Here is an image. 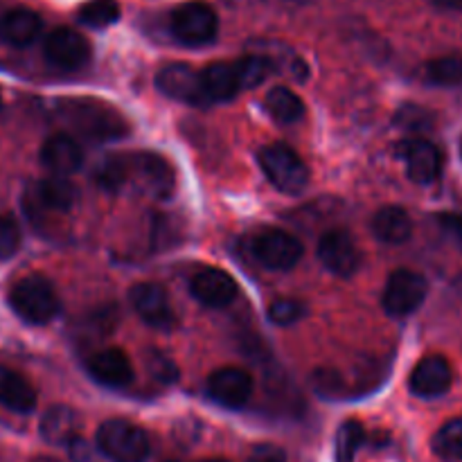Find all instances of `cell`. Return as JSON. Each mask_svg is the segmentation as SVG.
<instances>
[{
	"label": "cell",
	"instance_id": "6da1fadb",
	"mask_svg": "<svg viewBox=\"0 0 462 462\" xmlns=\"http://www.w3.org/2000/svg\"><path fill=\"white\" fill-rule=\"evenodd\" d=\"M9 305L14 314L30 325H45L59 314L61 302L52 282L43 275H25L9 291Z\"/></svg>",
	"mask_w": 462,
	"mask_h": 462
},
{
	"label": "cell",
	"instance_id": "7a4b0ae2",
	"mask_svg": "<svg viewBox=\"0 0 462 462\" xmlns=\"http://www.w3.org/2000/svg\"><path fill=\"white\" fill-rule=\"evenodd\" d=\"M262 171L269 183L282 194H302L310 185V167L284 143H273L257 153Z\"/></svg>",
	"mask_w": 462,
	"mask_h": 462
},
{
	"label": "cell",
	"instance_id": "3957f363",
	"mask_svg": "<svg viewBox=\"0 0 462 462\" xmlns=\"http://www.w3.org/2000/svg\"><path fill=\"white\" fill-rule=\"evenodd\" d=\"M97 449L111 462H144L149 456V438L126 420H108L97 429Z\"/></svg>",
	"mask_w": 462,
	"mask_h": 462
},
{
	"label": "cell",
	"instance_id": "277c9868",
	"mask_svg": "<svg viewBox=\"0 0 462 462\" xmlns=\"http://www.w3.org/2000/svg\"><path fill=\"white\" fill-rule=\"evenodd\" d=\"M66 116L72 122V126L90 140H116L129 131L125 117L108 104L70 102V106L66 108Z\"/></svg>",
	"mask_w": 462,
	"mask_h": 462
},
{
	"label": "cell",
	"instance_id": "5b68a950",
	"mask_svg": "<svg viewBox=\"0 0 462 462\" xmlns=\"http://www.w3.org/2000/svg\"><path fill=\"white\" fill-rule=\"evenodd\" d=\"M171 34L185 45H206L215 41L219 32V18L208 3L194 0L185 3L171 12L170 18Z\"/></svg>",
	"mask_w": 462,
	"mask_h": 462
},
{
	"label": "cell",
	"instance_id": "8992f818",
	"mask_svg": "<svg viewBox=\"0 0 462 462\" xmlns=\"http://www.w3.org/2000/svg\"><path fill=\"white\" fill-rule=\"evenodd\" d=\"M429 293V284L424 275L411 269H400L388 278L383 289L382 305L391 316H409L422 307Z\"/></svg>",
	"mask_w": 462,
	"mask_h": 462
},
{
	"label": "cell",
	"instance_id": "52a82bcc",
	"mask_svg": "<svg viewBox=\"0 0 462 462\" xmlns=\"http://www.w3.org/2000/svg\"><path fill=\"white\" fill-rule=\"evenodd\" d=\"M251 253L271 271H289L300 262L302 244L282 230H264L251 239Z\"/></svg>",
	"mask_w": 462,
	"mask_h": 462
},
{
	"label": "cell",
	"instance_id": "ba28073f",
	"mask_svg": "<svg viewBox=\"0 0 462 462\" xmlns=\"http://www.w3.org/2000/svg\"><path fill=\"white\" fill-rule=\"evenodd\" d=\"M129 183L149 197L167 199L174 189V171L165 158L153 153H135L129 156Z\"/></svg>",
	"mask_w": 462,
	"mask_h": 462
},
{
	"label": "cell",
	"instance_id": "9c48e42d",
	"mask_svg": "<svg viewBox=\"0 0 462 462\" xmlns=\"http://www.w3.org/2000/svg\"><path fill=\"white\" fill-rule=\"evenodd\" d=\"M397 156L404 162L406 176L413 183L429 185L440 176L442 170V156L438 147L429 140L411 138L397 144Z\"/></svg>",
	"mask_w": 462,
	"mask_h": 462
},
{
	"label": "cell",
	"instance_id": "30bf717a",
	"mask_svg": "<svg viewBox=\"0 0 462 462\" xmlns=\"http://www.w3.org/2000/svg\"><path fill=\"white\" fill-rule=\"evenodd\" d=\"M43 52L52 66L63 68V70H77L88 63L90 43L70 27H57L45 39Z\"/></svg>",
	"mask_w": 462,
	"mask_h": 462
},
{
	"label": "cell",
	"instance_id": "8fae6325",
	"mask_svg": "<svg viewBox=\"0 0 462 462\" xmlns=\"http://www.w3.org/2000/svg\"><path fill=\"white\" fill-rule=\"evenodd\" d=\"M208 395L226 409H242L253 395V377L242 368H219L208 377Z\"/></svg>",
	"mask_w": 462,
	"mask_h": 462
},
{
	"label": "cell",
	"instance_id": "7c38bea8",
	"mask_svg": "<svg viewBox=\"0 0 462 462\" xmlns=\"http://www.w3.org/2000/svg\"><path fill=\"white\" fill-rule=\"evenodd\" d=\"M156 88L167 97L192 104V106L210 104L203 95L201 75L185 63H171V66L162 68L156 77Z\"/></svg>",
	"mask_w": 462,
	"mask_h": 462
},
{
	"label": "cell",
	"instance_id": "4fadbf2b",
	"mask_svg": "<svg viewBox=\"0 0 462 462\" xmlns=\"http://www.w3.org/2000/svg\"><path fill=\"white\" fill-rule=\"evenodd\" d=\"M131 305L135 314L147 325L156 329H171L174 325V311H171L170 296L165 289L156 282H140L129 293Z\"/></svg>",
	"mask_w": 462,
	"mask_h": 462
},
{
	"label": "cell",
	"instance_id": "5bb4252c",
	"mask_svg": "<svg viewBox=\"0 0 462 462\" xmlns=\"http://www.w3.org/2000/svg\"><path fill=\"white\" fill-rule=\"evenodd\" d=\"M319 260L329 273L347 278L359 266V248L346 230H329L319 242Z\"/></svg>",
	"mask_w": 462,
	"mask_h": 462
},
{
	"label": "cell",
	"instance_id": "9a60e30c",
	"mask_svg": "<svg viewBox=\"0 0 462 462\" xmlns=\"http://www.w3.org/2000/svg\"><path fill=\"white\" fill-rule=\"evenodd\" d=\"M454 382V370L445 356H424L413 368L409 379V388L415 397L433 400L445 395Z\"/></svg>",
	"mask_w": 462,
	"mask_h": 462
},
{
	"label": "cell",
	"instance_id": "2e32d148",
	"mask_svg": "<svg viewBox=\"0 0 462 462\" xmlns=\"http://www.w3.org/2000/svg\"><path fill=\"white\" fill-rule=\"evenodd\" d=\"M189 291H192V296L201 305L219 310V307L230 305L235 300V296H237V284H235V280L226 271L203 269L192 278Z\"/></svg>",
	"mask_w": 462,
	"mask_h": 462
},
{
	"label": "cell",
	"instance_id": "e0dca14e",
	"mask_svg": "<svg viewBox=\"0 0 462 462\" xmlns=\"http://www.w3.org/2000/svg\"><path fill=\"white\" fill-rule=\"evenodd\" d=\"M88 373L95 382L108 388H125L134 382V365L117 347H108L90 356Z\"/></svg>",
	"mask_w": 462,
	"mask_h": 462
},
{
	"label": "cell",
	"instance_id": "ac0fdd59",
	"mask_svg": "<svg viewBox=\"0 0 462 462\" xmlns=\"http://www.w3.org/2000/svg\"><path fill=\"white\" fill-rule=\"evenodd\" d=\"M41 165L52 176H70L81 167V149L70 135L57 134L41 147Z\"/></svg>",
	"mask_w": 462,
	"mask_h": 462
},
{
	"label": "cell",
	"instance_id": "d6986e66",
	"mask_svg": "<svg viewBox=\"0 0 462 462\" xmlns=\"http://www.w3.org/2000/svg\"><path fill=\"white\" fill-rule=\"evenodd\" d=\"M41 27H43V23H41L39 14L32 12V9H9L0 16V41L12 45V48H27L39 39Z\"/></svg>",
	"mask_w": 462,
	"mask_h": 462
},
{
	"label": "cell",
	"instance_id": "ffe728a7",
	"mask_svg": "<svg viewBox=\"0 0 462 462\" xmlns=\"http://www.w3.org/2000/svg\"><path fill=\"white\" fill-rule=\"evenodd\" d=\"M0 404L18 415H27L36 409V393L23 374L0 365Z\"/></svg>",
	"mask_w": 462,
	"mask_h": 462
},
{
	"label": "cell",
	"instance_id": "44dd1931",
	"mask_svg": "<svg viewBox=\"0 0 462 462\" xmlns=\"http://www.w3.org/2000/svg\"><path fill=\"white\" fill-rule=\"evenodd\" d=\"M34 199L45 210L68 212L79 201V189L66 176H48L34 185Z\"/></svg>",
	"mask_w": 462,
	"mask_h": 462
},
{
	"label": "cell",
	"instance_id": "7402d4cb",
	"mask_svg": "<svg viewBox=\"0 0 462 462\" xmlns=\"http://www.w3.org/2000/svg\"><path fill=\"white\" fill-rule=\"evenodd\" d=\"M373 233L383 244H404L413 235V221L404 208L386 206L374 212Z\"/></svg>",
	"mask_w": 462,
	"mask_h": 462
},
{
	"label": "cell",
	"instance_id": "603a6c76",
	"mask_svg": "<svg viewBox=\"0 0 462 462\" xmlns=\"http://www.w3.org/2000/svg\"><path fill=\"white\" fill-rule=\"evenodd\" d=\"M199 75H201V88L208 102H228L242 90L233 63H212Z\"/></svg>",
	"mask_w": 462,
	"mask_h": 462
},
{
	"label": "cell",
	"instance_id": "cb8c5ba5",
	"mask_svg": "<svg viewBox=\"0 0 462 462\" xmlns=\"http://www.w3.org/2000/svg\"><path fill=\"white\" fill-rule=\"evenodd\" d=\"M77 429H79V420L75 411L68 406H52L45 411L41 420V436L50 445L68 447L77 438Z\"/></svg>",
	"mask_w": 462,
	"mask_h": 462
},
{
	"label": "cell",
	"instance_id": "d4e9b609",
	"mask_svg": "<svg viewBox=\"0 0 462 462\" xmlns=\"http://www.w3.org/2000/svg\"><path fill=\"white\" fill-rule=\"evenodd\" d=\"M266 111L271 113L275 122L280 125H291V122L300 120L302 113H305V104L302 99L293 93L291 88H284V86H275L266 95Z\"/></svg>",
	"mask_w": 462,
	"mask_h": 462
},
{
	"label": "cell",
	"instance_id": "484cf974",
	"mask_svg": "<svg viewBox=\"0 0 462 462\" xmlns=\"http://www.w3.org/2000/svg\"><path fill=\"white\" fill-rule=\"evenodd\" d=\"M95 180L99 188L117 192L122 185L129 183V156H106L97 165Z\"/></svg>",
	"mask_w": 462,
	"mask_h": 462
},
{
	"label": "cell",
	"instance_id": "4316f807",
	"mask_svg": "<svg viewBox=\"0 0 462 462\" xmlns=\"http://www.w3.org/2000/svg\"><path fill=\"white\" fill-rule=\"evenodd\" d=\"M77 18L93 30H104V27L117 23L120 5H117V0H90L79 9Z\"/></svg>",
	"mask_w": 462,
	"mask_h": 462
},
{
	"label": "cell",
	"instance_id": "83f0119b",
	"mask_svg": "<svg viewBox=\"0 0 462 462\" xmlns=\"http://www.w3.org/2000/svg\"><path fill=\"white\" fill-rule=\"evenodd\" d=\"M433 451L442 460H462V418L451 420L433 436Z\"/></svg>",
	"mask_w": 462,
	"mask_h": 462
},
{
	"label": "cell",
	"instance_id": "f1b7e54d",
	"mask_svg": "<svg viewBox=\"0 0 462 462\" xmlns=\"http://www.w3.org/2000/svg\"><path fill=\"white\" fill-rule=\"evenodd\" d=\"M365 440L364 424L356 422V420H347L341 424L337 433V462H355L356 451L361 449Z\"/></svg>",
	"mask_w": 462,
	"mask_h": 462
},
{
	"label": "cell",
	"instance_id": "f546056e",
	"mask_svg": "<svg viewBox=\"0 0 462 462\" xmlns=\"http://www.w3.org/2000/svg\"><path fill=\"white\" fill-rule=\"evenodd\" d=\"M233 66L235 72H237L239 88H255L271 75V61L266 57H260V54H248V57L239 59Z\"/></svg>",
	"mask_w": 462,
	"mask_h": 462
},
{
	"label": "cell",
	"instance_id": "4dcf8cb0",
	"mask_svg": "<svg viewBox=\"0 0 462 462\" xmlns=\"http://www.w3.org/2000/svg\"><path fill=\"white\" fill-rule=\"evenodd\" d=\"M424 77L433 86H456L462 81V57L433 59L424 68Z\"/></svg>",
	"mask_w": 462,
	"mask_h": 462
},
{
	"label": "cell",
	"instance_id": "1f68e13d",
	"mask_svg": "<svg viewBox=\"0 0 462 462\" xmlns=\"http://www.w3.org/2000/svg\"><path fill=\"white\" fill-rule=\"evenodd\" d=\"M302 314H305V307H302L300 300H293V298H280L269 307V319L280 328L293 325L296 320L302 319Z\"/></svg>",
	"mask_w": 462,
	"mask_h": 462
},
{
	"label": "cell",
	"instance_id": "d6a6232c",
	"mask_svg": "<svg viewBox=\"0 0 462 462\" xmlns=\"http://www.w3.org/2000/svg\"><path fill=\"white\" fill-rule=\"evenodd\" d=\"M21 248V228L12 217H0V260H9Z\"/></svg>",
	"mask_w": 462,
	"mask_h": 462
},
{
	"label": "cell",
	"instance_id": "836d02e7",
	"mask_svg": "<svg viewBox=\"0 0 462 462\" xmlns=\"http://www.w3.org/2000/svg\"><path fill=\"white\" fill-rule=\"evenodd\" d=\"M429 120H431V116H429L427 111H422L420 106H404L400 113H397V125L402 126V129H411V131H420V129H429Z\"/></svg>",
	"mask_w": 462,
	"mask_h": 462
},
{
	"label": "cell",
	"instance_id": "e575fe53",
	"mask_svg": "<svg viewBox=\"0 0 462 462\" xmlns=\"http://www.w3.org/2000/svg\"><path fill=\"white\" fill-rule=\"evenodd\" d=\"M438 224L445 230L447 237L462 251V215H456V212H442V215H438Z\"/></svg>",
	"mask_w": 462,
	"mask_h": 462
},
{
	"label": "cell",
	"instance_id": "d590c367",
	"mask_svg": "<svg viewBox=\"0 0 462 462\" xmlns=\"http://www.w3.org/2000/svg\"><path fill=\"white\" fill-rule=\"evenodd\" d=\"M433 7L447 9V12H462V0H429Z\"/></svg>",
	"mask_w": 462,
	"mask_h": 462
},
{
	"label": "cell",
	"instance_id": "8d00e7d4",
	"mask_svg": "<svg viewBox=\"0 0 462 462\" xmlns=\"http://www.w3.org/2000/svg\"><path fill=\"white\" fill-rule=\"evenodd\" d=\"M199 462H228V460H199Z\"/></svg>",
	"mask_w": 462,
	"mask_h": 462
},
{
	"label": "cell",
	"instance_id": "74e56055",
	"mask_svg": "<svg viewBox=\"0 0 462 462\" xmlns=\"http://www.w3.org/2000/svg\"><path fill=\"white\" fill-rule=\"evenodd\" d=\"M0 106H3V95H0Z\"/></svg>",
	"mask_w": 462,
	"mask_h": 462
}]
</instances>
